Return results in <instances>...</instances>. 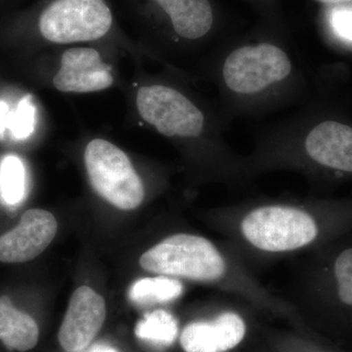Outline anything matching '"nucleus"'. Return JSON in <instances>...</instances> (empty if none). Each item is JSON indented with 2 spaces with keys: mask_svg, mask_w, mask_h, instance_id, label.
I'll use <instances>...</instances> for the list:
<instances>
[{
  "mask_svg": "<svg viewBox=\"0 0 352 352\" xmlns=\"http://www.w3.org/2000/svg\"><path fill=\"white\" fill-rule=\"evenodd\" d=\"M136 106L140 117L166 138H198L207 131L205 113L175 87L144 85L139 88Z\"/></svg>",
  "mask_w": 352,
  "mask_h": 352,
  "instance_id": "423d86ee",
  "label": "nucleus"
},
{
  "mask_svg": "<svg viewBox=\"0 0 352 352\" xmlns=\"http://www.w3.org/2000/svg\"><path fill=\"white\" fill-rule=\"evenodd\" d=\"M182 284L173 278L148 277L138 280L129 289V298L138 305L168 302L182 296Z\"/></svg>",
  "mask_w": 352,
  "mask_h": 352,
  "instance_id": "4468645a",
  "label": "nucleus"
},
{
  "mask_svg": "<svg viewBox=\"0 0 352 352\" xmlns=\"http://www.w3.org/2000/svg\"><path fill=\"white\" fill-rule=\"evenodd\" d=\"M242 232L250 244L261 251H295L312 244L320 226L307 210L288 206H264L243 219Z\"/></svg>",
  "mask_w": 352,
  "mask_h": 352,
  "instance_id": "20e7f679",
  "label": "nucleus"
},
{
  "mask_svg": "<svg viewBox=\"0 0 352 352\" xmlns=\"http://www.w3.org/2000/svg\"><path fill=\"white\" fill-rule=\"evenodd\" d=\"M138 339L160 346H168L178 335V323L175 317L164 310H156L146 314L135 327Z\"/></svg>",
  "mask_w": 352,
  "mask_h": 352,
  "instance_id": "dca6fc26",
  "label": "nucleus"
},
{
  "mask_svg": "<svg viewBox=\"0 0 352 352\" xmlns=\"http://www.w3.org/2000/svg\"><path fill=\"white\" fill-rule=\"evenodd\" d=\"M23 23L44 41L75 44L106 38L115 20L107 0H43Z\"/></svg>",
  "mask_w": 352,
  "mask_h": 352,
  "instance_id": "f257e3e1",
  "label": "nucleus"
},
{
  "mask_svg": "<svg viewBox=\"0 0 352 352\" xmlns=\"http://www.w3.org/2000/svg\"><path fill=\"white\" fill-rule=\"evenodd\" d=\"M39 329L29 314L14 307L8 296L0 298V340L11 351H31L38 342Z\"/></svg>",
  "mask_w": 352,
  "mask_h": 352,
  "instance_id": "ddd939ff",
  "label": "nucleus"
},
{
  "mask_svg": "<svg viewBox=\"0 0 352 352\" xmlns=\"http://www.w3.org/2000/svg\"><path fill=\"white\" fill-rule=\"evenodd\" d=\"M333 27L340 36L352 41V10L339 11L333 16Z\"/></svg>",
  "mask_w": 352,
  "mask_h": 352,
  "instance_id": "a211bd4d",
  "label": "nucleus"
},
{
  "mask_svg": "<svg viewBox=\"0 0 352 352\" xmlns=\"http://www.w3.org/2000/svg\"><path fill=\"white\" fill-rule=\"evenodd\" d=\"M0 188L7 203L14 205L22 200L25 190V168L17 157H7L2 163Z\"/></svg>",
  "mask_w": 352,
  "mask_h": 352,
  "instance_id": "f3484780",
  "label": "nucleus"
},
{
  "mask_svg": "<svg viewBox=\"0 0 352 352\" xmlns=\"http://www.w3.org/2000/svg\"><path fill=\"white\" fill-rule=\"evenodd\" d=\"M112 69L92 47L68 48L62 54L61 63L53 85L66 94L102 91L113 85Z\"/></svg>",
  "mask_w": 352,
  "mask_h": 352,
  "instance_id": "6e6552de",
  "label": "nucleus"
},
{
  "mask_svg": "<svg viewBox=\"0 0 352 352\" xmlns=\"http://www.w3.org/2000/svg\"><path fill=\"white\" fill-rule=\"evenodd\" d=\"M103 296L82 286L69 300L68 309L58 333L60 346L67 352H78L91 344L106 319Z\"/></svg>",
  "mask_w": 352,
  "mask_h": 352,
  "instance_id": "0eeeda50",
  "label": "nucleus"
},
{
  "mask_svg": "<svg viewBox=\"0 0 352 352\" xmlns=\"http://www.w3.org/2000/svg\"><path fill=\"white\" fill-rule=\"evenodd\" d=\"M90 352H116L112 349H109V347L105 346H98L96 349H92Z\"/></svg>",
  "mask_w": 352,
  "mask_h": 352,
  "instance_id": "aec40b11",
  "label": "nucleus"
},
{
  "mask_svg": "<svg viewBox=\"0 0 352 352\" xmlns=\"http://www.w3.org/2000/svg\"><path fill=\"white\" fill-rule=\"evenodd\" d=\"M317 1L326 4H342L349 3V2H352V0H317Z\"/></svg>",
  "mask_w": 352,
  "mask_h": 352,
  "instance_id": "6ab92c4d",
  "label": "nucleus"
},
{
  "mask_svg": "<svg viewBox=\"0 0 352 352\" xmlns=\"http://www.w3.org/2000/svg\"><path fill=\"white\" fill-rule=\"evenodd\" d=\"M245 324L234 312H224L214 321L189 324L180 336L185 352H227L244 340Z\"/></svg>",
  "mask_w": 352,
  "mask_h": 352,
  "instance_id": "9b49d317",
  "label": "nucleus"
},
{
  "mask_svg": "<svg viewBox=\"0 0 352 352\" xmlns=\"http://www.w3.org/2000/svg\"><path fill=\"white\" fill-rule=\"evenodd\" d=\"M305 154L329 170L352 173V127L326 120L310 129L303 141Z\"/></svg>",
  "mask_w": 352,
  "mask_h": 352,
  "instance_id": "9d476101",
  "label": "nucleus"
},
{
  "mask_svg": "<svg viewBox=\"0 0 352 352\" xmlns=\"http://www.w3.org/2000/svg\"><path fill=\"white\" fill-rule=\"evenodd\" d=\"M139 263L149 272L196 281H215L226 271V261L215 245L191 234L166 238L145 252Z\"/></svg>",
  "mask_w": 352,
  "mask_h": 352,
  "instance_id": "7ed1b4c3",
  "label": "nucleus"
},
{
  "mask_svg": "<svg viewBox=\"0 0 352 352\" xmlns=\"http://www.w3.org/2000/svg\"><path fill=\"white\" fill-rule=\"evenodd\" d=\"M294 64L277 44H245L228 53L222 62L220 78L227 91L237 98L264 96L288 82Z\"/></svg>",
  "mask_w": 352,
  "mask_h": 352,
  "instance_id": "f03ea898",
  "label": "nucleus"
},
{
  "mask_svg": "<svg viewBox=\"0 0 352 352\" xmlns=\"http://www.w3.org/2000/svg\"><path fill=\"white\" fill-rule=\"evenodd\" d=\"M57 230V220L48 210H27L19 224L0 237V261L22 263L36 258L51 244Z\"/></svg>",
  "mask_w": 352,
  "mask_h": 352,
  "instance_id": "1a4fd4ad",
  "label": "nucleus"
},
{
  "mask_svg": "<svg viewBox=\"0 0 352 352\" xmlns=\"http://www.w3.org/2000/svg\"><path fill=\"white\" fill-rule=\"evenodd\" d=\"M166 18L177 38L195 41L207 36L214 25L210 0H143Z\"/></svg>",
  "mask_w": 352,
  "mask_h": 352,
  "instance_id": "f8f14e48",
  "label": "nucleus"
},
{
  "mask_svg": "<svg viewBox=\"0 0 352 352\" xmlns=\"http://www.w3.org/2000/svg\"><path fill=\"white\" fill-rule=\"evenodd\" d=\"M330 266L333 300L336 305L352 314V245L342 248L333 256Z\"/></svg>",
  "mask_w": 352,
  "mask_h": 352,
  "instance_id": "2eb2a0df",
  "label": "nucleus"
},
{
  "mask_svg": "<svg viewBox=\"0 0 352 352\" xmlns=\"http://www.w3.org/2000/svg\"><path fill=\"white\" fill-rule=\"evenodd\" d=\"M90 183L97 193L122 210H135L145 197L144 185L129 156L104 139H94L85 151Z\"/></svg>",
  "mask_w": 352,
  "mask_h": 352,
  "instance_id": "39448f33",
  "label": "nucleus"
}]
</instances>
